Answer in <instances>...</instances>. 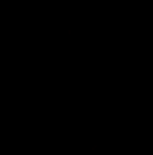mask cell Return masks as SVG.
Wrapping results in <instances>:
<instances>
[]
</instances>
